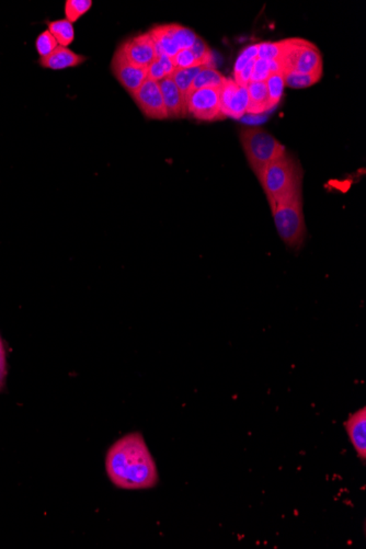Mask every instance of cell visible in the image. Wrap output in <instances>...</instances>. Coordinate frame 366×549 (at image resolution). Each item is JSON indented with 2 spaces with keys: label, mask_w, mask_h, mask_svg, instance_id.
I'll list each match as a JSON object with an SVG mask.
<instances>
[{
  "label": "cell",
  "mask_w": 366,
  "mask_h": 549,
  "mask_svg": "<svg viewBox=\"0 0 366 549\" xmlns=\"http://www.w3.org/2000/svg\"><path fill=\"white\" fill-rule=\"evenodd\" d=\"M105 465L107 478L119 489H152L159 482L157 464L141 432L116 439L107 450Z\"/></svg>",
  "instance_id": "cell-1"
},
{
  "label": "cell",
  "mask_w": 366,
  "mask_h": 549,
  "mask_svg": "<svg viewBox=\"0 0 366 549\" xmlns=\"http://www.w3.org/2000/svg\"><path fill=\"white\" fill-rule=\"evenodd\" d=\"M256 178L269 203L302 192L303 173L299 164L288 152L264 167Z\"/></svg>",
  "instance_id": "cell-2"
},
{
  "label": "cell",
  "mask_w": 366,
  "mask_h": 549,
  "mask_svg": "<svg viewBox=\"0 0 366 549\" xmlns=\"http://www.w3.org/2000/svg\"><path fill=\"white\" fill-rule=\"evenodd\" d=\"M269 204L281 239L290 248H299L306 237L302 192Z\"/></svg>",
  "instance_id": "cell-3"
},
{
  "label": "cell",
  "mask_w": 366,
  "mask_h": 549,
  "mask_svg": "<svg viewBox=\"0 0 366 549\" xmlns=\"http://www.w3.org/2000/svg\"><path fill=\"white\" fill-rule=\"evenodd\" d=\"M280 55L277 63L281 73H324V60L320 49L301 37L280 41Z\"/></svg>",
  "instance_id": "cell-4"
},
{
  "label": "cell",
  "mask_w": 366,
  "mask_h": 549,
  "mask_svg": "<svg viewBox=\"0 0 366 549\" xmlns=\"http://www.w3.org/2000/svg\"><path fill=\"white\" fill-rule=\"evenodd\" d=\"M239 139L249 166L256 175L286 152L284 145L261 128H241Z\"/></svg>",
  "instance_id": "cell-5"
},
{
  "label": "cell",
  "mask_w": 366,
  "mask_h": 549,
  "mask_svg": "<svg viewBox=\"0 0 366 549\" xmlns=\"http://www.w3.org/2000/svg\"><path fill=\"white\" fill-rule=\"evenodd\" d=\"M186 114H191L196 120H223L226 116L220 107L218 88H202L190 92L186 97Z\"/></svg>",
  "instance_id": "cell-6"
},
{
  "label": "cell",
  "mask_w": 366,
  "mask_h": 549,
  "mask_svg": "<svg viewBox=\"0 0 366 549\" xmlns=\"http://www.w3.org/2000/svg\"><path fill=\"white\" fill-rule=\"evenodd\" d=\"M141 113L152 120L168 119L159 82L147 78L137 92L131 94Z\"/></svg>",
  "instance_id": "cell-7"
},
{
  "label": "cell",
  "mask_w": 366,
  "mask_h": 549,
  "mask_svg": "<svg viewBox=\"0 0 366 549\" xmlns=\"http://www.w3.org/2000/svg\"><path fill=\"white\" fill-rule=\"evenodd\" d=\"M111 71L121 86L130 94L137 92L148 78L146 67H139L130 63L119 47L111 62Z\"/></svg>",
  "instance_id": "cell-8"
},
{
  "label": "cell",
  "mask_w": 366,
  "mask_h": 549,
  "mask_svg": "<svg viewBox=\"0 0 366 549\" xmlns=\"http://www.w3.org/2000/svg\"><path fill=\"white\" fill-rule=\"evenodd\" d=\"M222 112L228 118L239 120L247 113L249 97L247 87L239 86L233 78L226 79L218 88Z\"/></svg>",
  "instance_id": "cell-9"
},
{
  "label": "cell",
  "mask_w": 366,
  "mask_h": 549,
  "mask_svg": "<svg viewBox=\"0 0 366 549\" xmlns=\"http://www.w3.org/2000/svg\"><path fill=\"white\" fill-rule=\"evenodd\" d=\"M126 60L139 67H148L156 58V49L149 32L126 40L119 46Z\"/></svg>",
  "instance_id": "cell-10"
},
{
  "label": "cell",
  "mask_w": 366,
  "mask_h": 549,
  "mask_svg": "<svg viewBox=\"0 0 366 549\" xmlns=\"http://www.w3.org/2000/svg\"><path fill=\"white\" fill-rule=\"evenodd\" d=\"M345 431L354 445L358 458L365 463L366 460V408L351 413L345 424Z\"/></svg>",
  "instance_id": "cell-11"
},
{
  "label": "cell",
  "mask_w": 366,
  "mask_h": 549,
  "mask_svg": "<svg viewBox=\"0 0 366 549\" xmlns=\"http://www.w3.org/2000/svg\"><path fill=\"white\" fill-rule=\"evenodd\" d=\"M168 119H180L186 115V97L181 94L171 76L159 81Z\"/></svg>",
  "instance_id": "cell-12"
},
{
  "label": "cell",
  "mask_w": 366,
  "mask_h": 549,
  "mask_svg": "<svg viewBox=\"0 0 366 549\" xmlns=\"http://www.w3.org/2000/svg\"><path fill=\"white\" fill-rule=\"evenodd\" d=\"M87 58L80 54H76L69 47L58 45L55 51L46 56L40 58L39 64L43 69H53V71H62V69H73L86 62Z\"/></svg>",
  "instance_id": "cell-13"
},
{
  "label": "cell",
  "mask_w": 366,
  "mask_h": 549,
  "mask_svg": "<svg viewBox=\"0 0 366 549\" xmlns=\"http://www.w3.org/2000/svg\"><path fill=\"white\" fill-rule=\"evenodd\" d=\"M249 103L247 113L249 114H261L267 111L272 110L270 105L269 92H268L265 81H252L247 86Z\"/></svg>",
  "instance_id": "cell-14"
},
{
  "label": "cell",
  "mask_w": 366,
  "mask_h": 549,
  "mask_svg": "<svg viewBox=\"0 0 366 549\" xmlns=\"http://www.w3.org/2000/svg\"><path fill=\"white\" fill-rule=\"evenodd\" d=\"M226 79L227 78L222 73L216 71L215 67H207V69H202L198 73V76L194 78L190 92L202 89V88H220L225 82Z\"/></svg>",
  "instance_id": "cell-15"
},
{
  "label": "cell",
  "mask_w": 366,
  "mask_h": 549,
  "mask_svg": "<svg viewBox=\"0 0 366 549\" xmlns=\"http://www.w3.org/2000/svg\"><path fill=\"white\" fill-rule=\"evenodd\" d=\"M47 26H49L47 30L51 32L53 37H55L60 46L67 47L73 42L75 30H73V24H71L69 20L60 19L55 21L47 22Z\"/></svg>",
  "instance_id": "cell-16"
},
{
  "label": "cell",
  "mask_w": 366,
  "mask_h": 549,
  "mask_svg": "<svg viewBox=\"0 0 366 549\" xmlns=\"http://www.w3.org/2000/svg\"><path fill=\"white\" fill-rule=\"evenodd\" d=\"M207 67H209V66H196V67L184 69H175V71L171 73V77L173 78L175 86L178 87L181 94H182L184 97H186L189 92H190V89H191L192 82H193L194 78L198 76V73H199L202 69H207Z\"/></svg>",
  "instance_id": "cell-17"
},
{
  "label": "cell",
  "mask_w": 366,
  "mask_h": 549,
  "mask_svg": "<svg viewBox=\"0 0 366 549\" xmlns=\"http://www.w3.org/2000/svg\"><path fill=\"white\" fill-rule=\"evenodd\" d=\"M168 31L171 32V37L178 46L179 51L190 50L192 45L195 43L198 35L193 30L178 24H167Z\"/></svg>",
  "instance_id": "cell-18"
},
{
  "label": "cell",
  "mask_w": 366,
  "mask_h": 549,
  "mask_svg": "<svg viewBox=\"0 0 366 549\" xmlns=\"http://www.w3.org/2000/svg\"><path fill=\"white\" fill-rule=\"evenodd\" d=\"M284 86L290 87L292 89H303L317 84L322 79V73H282Z\"/></svg>",
  "instance_id": "cell-19"
},
{
  "label": "cell",
  "mask_w": 366,
  "mask_h": 549,
  "mask_svg": "<svg viewBox=\"0 0 366 549\" xmlns=\"http://www.w3.org/2000/svg\"><path fill=\"white\" fill-rule=\"evenodd\" d=\"M92 0H67L65 3L66 20L71 24L78 21L81 17L92 9Z\"/></svg>",
  "instance_id": "cell-20"
},
{
  "label": "cell",
  "mask_w": 366,
  "mask_h": 549,
  "mask_svg": "<svg viewBox=\"0 0 366 549\" xmlns=\"http://www.w3.org/2000/svg\"><path fill=\"white\" fill-rule=\"evenodd\" d=\"M267 84L268 92H269L270 105L271 109H274L281 99H282L283 90H284V81H283L282 73H273L270 75L269 78L265 80Z\"/></svg>",
  "instance_id": "cell-21"
},
{
  "label": "cell",
  "mask_w": 366,
  "mask_h": 549,
  "mask_svg": "<svg viewBox=\"0 0 366 549\" xmlns=\"http://www.w3.org/2000/svg\"><path fill=\"white\" fill-rule=\"evenodd\" d=\"M280 73L277 60H260L256 58L252 69V81H265L273 73Z\"/></svg>",
  "instance_id": "cell-22"
},
{
  "label": "cell",
  "mask_w": 366,
  "mask_h": 549,
  "mask_svg": "<svg viewBox=\"0 0 366 549\" xmlns=\"http://www.w3.org/2000/svg\"><path fill=\"white\" fill-rule=\"evenodd\" d=\"M190 50H191L192 54H193L199 65L214 67L212 51H211L207 43L202 37H198L195 43L192 45Z\"/></svg>",
  "instance_id": "cell-23"
},
{
  "label": "cell",
  "mask_w": 366,
  "mask_h": 549,
  "mask_svg": "<svg viewBox=\"0 0 366 549\" xmlns=\"http://www.w3.org/2000/svg\"><path fill=\"white\" fill-rule=\"evenodd\" d=\"M58 46V41L51 35L49 30L43 31L35 41V47H37V52L39 53L40 58H46L50 55Z\"/></svg>",
  "instance_id": "cell-24"
},
{
  "label": "cell",
  "mask_w": 366,
  "mask_h": 549,
  "mask_svg": "<svg viewBox=\"0 0 366 549\" xmlns=\"http://www.w3.org/2000/svg\"><path fill=\"white\" fill-rule=\"evenodd\" d=\"M258 53L256 58L260 60H277L280 55L281 44L280 41L277 42H262L256 44Z\"/></svg>",
  "instance_id": "cell-25"
},
{
  "label": "cell",
  "mask_w": 366,
  "mask_h": 549,
  "mask_svg": "<svg viewBox=\"0 0 366 549\" xmlns=\"http://www.w3.org/2000/svg\"><path fill=\"white\" fill-rule=\"evenodd\" d=\"M256 53H258L256 44L249 45L246 49H243L236 60L235 66H234V75L241 73L252 60H256Z\"/></svg>",
  "instance_id": "cell-26"
},
{
  "label": "cell",
  "mask_w": 366,
  "mask_h": 549,
  "mask_svg": "<svg viewBox=\"0 0 366 549\" xmlns=\"http://www.w3.org/2000/svg\"><path fill=\"white\" fill-rule=\"evenodd\" d=\"M173 65L175 69H191L196 66H201L198 64L191 50H181L173 58Z\"/></svg>",
  "instance_id": "cell-27"
},
{
  "label": "cell",
  "mask_w": 366,
  "mask_h": 549,
  "mask_svg": "<svg viewBox=\"0 0 366 549\" xmlns=\"http://www.w3.org/2000/svg\"><path fill=\"white\" fill-rule=\"evenodd\" d=\"M8 375V362H7V354H6L5 345H3L1 337H0V390L5 386L6 378Z\"/></svg>",
  "instance_id": "cell-28"
},
{
  "label": "cell",
  "mask_w": 366,
  "mask_h": 549,
  "mask_svg": "<svg viewBox=\"0 0 366 549\" xmlns=\"http://www.w3.org/2000/svg\"><path fill=\"white\" fill-rule=\"evenodd\" d=\"M147 73H148L149 79L158 81V82L167 77L164 69H162V64L158 62L157 58H155L152 63L149 64L148 67H147Z\"/></svg>",
  "instance_id": "cell-29"
},
{
  "label": "cell",
  "mask_w": 366,
  "mask_h": 549,
  "mask_svg": "<svg viewBox=\"0 0 366 549\" xmlns=\"http://www.w3.org/2000/svg\"><path fill=\"white\" fill-rule=\"evenodd\" d=\"M156 58H157L158 62L162 64L166 76H171V73H173L175 69V65H173V58H169V56L167 55H158L156 56Z\"/></svg>",
  "instance_id": "cell-30"
}]
</instances>
